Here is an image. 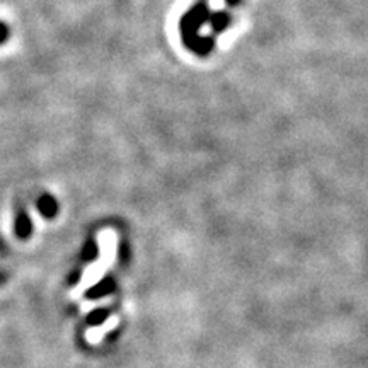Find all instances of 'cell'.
I'll return each instance as SVG.
<instances>
[{
    "mask_svg": "<svg viewBox=\"0 0 368 368\" xmlns=\"http://www.w3.org/2000/svg\"><path fill=\"white\" fill-rule=\"evenodd\" d=\"M97 244H99V256L96 261L86 266L82 271L79 283L70 291L72 300H80L87 290L93 289L94 285L104 278L106 271L113 268L116 261V253H118V235L113 229H104L97 235Z\"/></svg>",
    "mask_w": 368,
    "mask_h": 368,
    "instance_id": "6da1fadb",
    "label": "cell"
},
{
    "mask_svg": "<svg viewBox=\"0 0 368 368\" xmlns=\"http://www.w3.org/2000/svg\"><path fill=\"white\" fill-rule=\"evenodd\" d=\"M119 319L116 316H111L108 317V319L104 320L103 324H99V326H93L89 327V329L86 331V340L89 345H99L101 341L104 340V336L108 333H111L113 329H115L116 326H118Z\"/></svg>",
    "mask_w": 368,
    "mask_h": 368,
    "instance_id": "7a4b0ae2",
    "label": "cell"
},
{
    "mask_svg": "<svg viewBox=\"0 0 368 368\" xmlns=\"http://www.w3.org/2000/svg\"><path fill=\"white\" fill-rule=\"evenodd\" d=\"M80 300H82V304H80V312H84V314H89L93 309L103 307V305L111 304L113 298L111 297H103V298H99V300H84V298H80Z\"/></svg>",
    "mask_w": 368,
    "mask_h": 368,
    "instance_id": "3957f363",
    "label": "cell"
}]
</instances>
